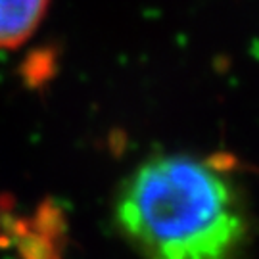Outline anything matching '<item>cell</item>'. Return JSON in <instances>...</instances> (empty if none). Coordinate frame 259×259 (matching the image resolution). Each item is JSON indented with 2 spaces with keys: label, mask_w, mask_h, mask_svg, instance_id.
<instances>
[{
  "label": "cell",
  "mask_w": 259,
  "mask_h": 259,
  "mask_svg": "<svg viewBox=\"0 0 259 259\" xmlns=\"http://www.w3.org/2000/svg\"><path fill=\"white\" fill-rule=\"evenodd\" d=\"M115 229L140 259H242L251 219L223 165L190 154H157L123 179Z\"/></svg>",
  "instance_id": "1"
},
{
  "label": "cell",
  "mask_w": 259,
  "mask_h": 259,
  "mask_svg": "<svg viewBox=\"0 0 259 259\" xmlns=\"http://www.w3.org/2000/svg\"><path fill=\"white\" fill-rule=\"evenodd\" d=\"M50 0H0V48H18L35 35Z\"/></svg>",
  "instance_id": "2"
},
{
  "label": "cell",
  "mask_w": 259,
  "mask_h": 259,
  "mask_svg": "<svg viewBox=\"0 0 259 259\" xmlns=\"http://www.w3.org/2000/svg\"><path fill=\"white\" fill-rule=\"evenodd\" d=\"M8 227H6V221H4V215L0 211V244L6 240V236H4V231H6Z\"/></svg>",
  "instance_id": "3"
}]
</instances>
